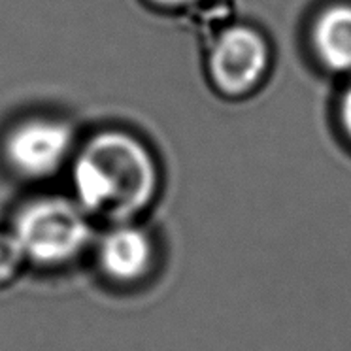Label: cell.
I'll use <instances>...</instances> for the list:
<instances>
[{
    "mask_svg": "<svg viewBox=\"0 0 351 351\" xmlns=\"http://www.w3.org/2000/svg\"><path fill=\"white\" fill-rule=\"evenodd\" d=\"M72 197L91 217L134 221L157 200L162 170L142 134L108 125L80 138L69 167Z\"/></svg>",
    "mask_w": 351,
    "mask_h": 351,
    "instance_id": "1",
    "label": "cell"
},
{
    "mask_svg": "<svg viewBox=\"0 0 351 351\" xmlns=\"http://www.w3.org/2000/svg\"><path fill=\"white\" fill-rule=\"evenodd\" d=\"M91 219L74 197L40 195L17 208L10 232L25 259L42 267H59L76 259L89 245Z\"/></svg>",
    "mask_w": 351,
    "mask_h": 351,
    "instance_id": "2",
    "label": "cell"
},
{
    "mask_svg": "<svg viewBox=\"0 0 351 351\" xmlns=\"http://www.w3.org/2000/svg\"><path fill=\"white\" fill-rule=\"evenodd\" d=\"M80 138L70 117L55 112H29L2 130L0 160L21 182H47L69 170Z\"/></svg>",
    "mask_w": 351,
    "mask_h": 351,
    "instance_id": "3",
    "label": "cell"
},
{
    "mask_svg": "<svg viewBox=\"0 0 351 351\" xmlns=\"http://www.w3.org/2000/svg\"><path fill=\"white\" fill-rule=\"evenodd\" d=\"M272 44L257 25L234 21L215 32L206 49V74L215 91L244 99L261 89L272 70Z\"/></svg>",
    "mask_w": 351,
    "mask_h": 351,
    "instance_id": "4",
    "label": "cell"
},
{
    "mask_svg": "<svg viewBox=\"0 0 351 351\" xmlns=\"http://www.w3.org/2000/svg\"><path fill=\"white\" fill-rule=\"evenodd\" d=\"M100 270L117 283H136L147 276L155 261V244L132 221L112 223L97 250Z\"/></svg>",
    "mask_w": 351,
    "mask_h": 351,
    "instance_id": "5",
    "label": "cell"
},
{
    "mask_svg": "<svg viewBox=\"0 0 351 351\" xmlns=\"http://www.w3.org/2000/svg\"><path fill=\"white\" fill-rule=\"evenodd\" d=\"M308 44L321 69L351 77V0H332L313 14Z\"/></svg>",
    "mask_w": 351,
    "mask_h": 351,
    "instance_id": "6",
    "label": "cell"
},
{
    "mask_svg": "<svg viewBox=\"0 0 351 351\" xmlns=\"http://www.w3.org/2000/svg\"><path fill=\"white\" fill-rule=\"evenodd\" d=\"M25 255L10 230H0V285L12 282L23 265Z\"/></svg>",
    "mask_w": 351,
    "mask_h": 351,
    "instance_id": "7",
    "label": "cell"
},
{
    "mask_svg": "<svg viewBox=\"0 0 351 351\" xmlns=\"http://www.w3.org/2000/svg\"><path fill=\"white\" fill-rule=\"evenodd\" d=\"M336 115H338V125L342 129L343 136L348 138V142L351 144V77L340 93Z\"/></svg>",
    "mask_w": 351,
    "mask_h": 351,
    "instance_id": "8",
    "label": "cell"
},
{
    "mask_svg": "<svg viewBox=\"0 0 351 351\" xmlns=\"http://www.w3.org/2000/svg\"><path fill=\"white\" fill-rule=\"evenodd\" d=\"M152 8L160 12H184L202 4L204 0H145Z\"/></svg>",
    "mask_w": 351,
    "mask_h": 351,
    "instance_id": "9",
    "label": "cell"
}]
</instances>
